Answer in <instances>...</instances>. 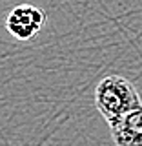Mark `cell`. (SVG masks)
Returning a JSON list of instances; mask_svg holds the SVG:
<instances>
[{"label":"cell","mask_w":142,"mask_h":146,"mask_svg":"<svg viewBox=\"0 0 142 146\" xmlns=\"http://www.w3.org/2000/svg\"><path fill=\"white\" fill-rule=\"evenodd\" d=\"M46 22V13L40 7L31 4H22L11 9V13L6 18V29L7 33L17 40H31L40 33Z\"/></svg>","instance_id":"obj_2"},{"label":"cell","mask_w":142,"mask_h":146,"mask_svg":"<svg viewBox=\"0 0 142 146\" xmlns=\"http://www.w3.org/2000/svg\"><path fill=\"white\" fill-rule=\"evenodd\" d=\"M109 130L117 146H142V106L120 117Z\"/></svg>","instance_id":"obj_3"},{"label":"cell","mask_w":142,"mask_h":146,"mask_svg":"<svg viewBox=\"0 0 142 146\" xmlns=\"http://www.w3.org/2000/svg\"><path fill=\"white\" fill-rule=\"evenodd\" d=\"M139 106H142V99L135 84L122 75H106L95 88V108L109 126Z\"/></svg>","instance_id":"obj_1"}]
</instances>
